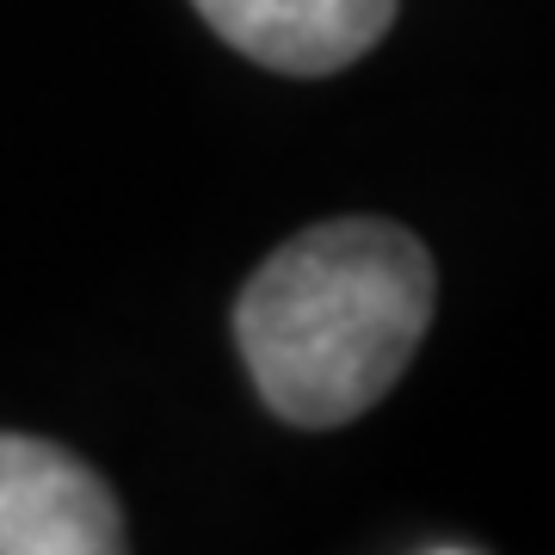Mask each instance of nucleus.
Masks as SVG:
<instances>
[{
    "label": "nucleus",
    "mask_w": 555,
    "mask_h": 555,
    "mask_svg": "<svg viewBox=\"0 0 555 555\" xmlns=\"http://www.w3.org/2000/svg\"><path fill=\"white\" fill-rule=\"evenodd\" d=\"M222 43L272 75H334L396 25L401 0H192Z\"/></svg>",
    "instance_id": "nucleus-3"
},
{
    "label": "nucleus",
    "mask_w": 555,
    "mask_h": 555,
    "mask_svg": "<svg viewBox=\"0 0 555 555\" xmlns=\"http://www.w3.org/2000/svg\"><path fill=\"white\" fill-rule=\"evenodd\" d=\"M124 513L80 456L0 433V555H118Z\"/></svg>",
    "instance_id": "nucleus-2"
},
{
    "label": "nucleus",
    "mask_w": 555,
    "mask_h": 555,
    "mask_svg": "<svg viewBox=\"0 0 555 555\" xmlns=\"http://www.w3.org/2000/svg\"><path fill=\"white\" fill-rule=\"evenodd\" d=\"M433 254L401 222L339 217L278 247L235 302V346L284 426L327 433L377 408L433 327Z\"/></svg>",
    "instance_id": "nucleus-1"
}]
</instances>
